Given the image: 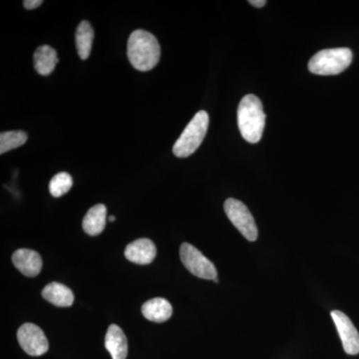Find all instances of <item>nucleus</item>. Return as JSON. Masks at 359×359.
Instances as JSON below:
<instances>
[{"mask_svg":"<svg viewBox=\"0 0 359 359\" xmlns=\"http://www.w3.org/2000/svg\"><path fill=\"white\" fill-rule=\"evenodd\" d=\"M142 313L148 320L164 323L171 318L173 314V308L167 299L156 297L143 304Z\"/></svg>","mask_w":359,"mask_h":359,"instance_id":"f8f14e48","label":"nucleus"},{"mask_svg":"<svg viewBox=\"0 0 359 359\" xmlns=\"http://www.w3.org/2000/svg\"><path fill=\"white\" fill-rule=\"evenodd\" d=\"M13 263L22 275L33 278L39 275L42 269V259L39 252L28 249L16 250L13 256Z\"/></svg>","mask_w":359,"mask_h":359,"instance_id":"9d476101","label":"nucleus"},{"mask_svg":"<svg viewBox=\"0 0 359 359\" xmlns=\"http://www.w3.org/2000/svg\"><path fill=\"white\" fill-rule=\"evenodd\" d=\"M353 61V52L351 49H325L318 52L309 60V69L316 75H337L344 72Z\"/></svg>","mask_w":359,"mask_h":359,"instance_id":"20e7f679","label":"nucleus"},{"mask_svg":"<svg viewBox=\"0 0 359 359\" xmlns=\"http://www.w3.org/2000/svg\"><path fill=\"white\" fill-rule=\"evenodd\" d=\"M107 222V208L103 204L92 207L84 217L83 230L89 236H98L104 231Z\"/></svg>","mask_w":359,"mask_h":359,"instance_id":"4468645a","label":"nucleus"},{"mask_svg":"<svg viewBox=\"0 0 359 359\" xmlns=\"http://www.w3.org/2000/svg\"><path fill=\"white\" fill-rule=\"evenodd\" d=\"M250 4H252V6L257 7V8H261V7H264L266 4V0H250Z\"/></svg>","mask_w":359,"mask_h":359,"instance_id":"aec40b11","label":"nucleus"},{"mask_svg":"<svg viewBox=\"0 0 359 359\" xmlns=\"http://www.w3.org/2000/svg\"><path fill=\"white\" fill-rule=\"evenodd\" d=\"M238 124L245 141L255 144L261 140L266 124V114L263 104L256 95L249 94L241 101L238 109Z\"/></svg>","mask_w":359,"mask_h":359,"instance_id":"f03ea898","label":"nucleus"},{"mask_svg":"<svg viewBox=\"0 0 359 359\" xmlns=\"http://www.w3.org/2000/svg\"><path fill=\"white\" fill-rule=\"evenodd\" d=\"M18 339L26 353L32 356L43 355L49 348L43 330L33 323H25L18 332Z\"/></svg>","mask_w":359,"mask_h":359,"instance_id":"0eeeda50","label":"nucleus"},{"mask_svg":"<svg viewBox=\"0 0 359 359\" xmlns=\"http://www.w3.org/2000/svg\"><path fill=\"white\" fill-rule=\"evenodd\" d=\"M157 256V249L152 241L149 238H139L127 245L125 257L132 263L148 264L154 261Z\"/></svg>","mask_w":359,"mask_h":359,"instance_id":"1a4fd4ad","label":"nucleus"},{"mask_svg":"<svg viewBox=\"0 0 359 359\" xmlns=\"http://www.w3.org/2000/svg\"><path fill=\"white\" fill-rule=\"evenodd\" d=\"M72 185V177L65 172H61L51 179L49 183V192L53 197H62L66 193L69 192Z\"/></svg>","mask_w":359,"mask_h":359,"instance_id":"a211bd4d","label":"nucleus"},{"mask_svg":"<svg viewBox=\"0 0 359 359\" xmlns=\"http://www.w3.org/2000/svg\"><path fill=\"white\" fill-rule=\"evenodd\" d=\"M75 39L78 55L82 60H86L91 53L94 39V30L88 21L83 20L78 25Z\"/></svg>","mask_w":359,"mask_h":359,"instance_id":"dca6fc26","label":"nucleus"},{"mask_svg":"<svg viewBox=\"0 0 359 359\" xmlns=\"http://www.w3.org/2000/svg\"><path fill=\"white\" fill-rule=\"evenodd\" d=\"M214 282L215 283H218L219 282L218 278H215Z\"/></svg>","mask_w":359,"mask_h":359,"instance_id":"4be33fe9","label":"nucleus"},{"mask_svg":"<svg viewBox=\"0 0 359 359\" xmlns=\"http://www.w3.org/2000/svg\"><path fill=\"white\" fill-rule=\"evenodd\" d=\"M224 209L226 217L238 231L250 242H255L259 233L254 217L247 205L241 201L230 198L224 202Z\"/></svg>","mask_w":359,"mask_h":359,"instance_id":"39448f33","label":"nucleus"},{"mask_svg":"<svg viewBox=\"0 0 359 359\" xmlns=\"http://www.w3.org/2000/svg\"><path fill=\"white\" fill-rule=\"evenodd\" d=\"M105 347L112 359H126L128 342L124 332L116 325H111L105 337Z\"/></svg>","mask_w":359,"mask_h":359,"instance_id":"9b49d317","label":"nucleus"},{"mask_svg":"<svg viewBox=\"0 0 359 359\" xmlns=\"http://www.w3.org/2000/svg\"><path fill=\"white\" fill-rule=\"evenodd\" d=\"M330 314L339 332L344 351L349 355H356L359 353V334L353 321L340 311H332Z\"/></svg>","mask_w":359,"mask_h":359,"instance_id":"6e6552de","label":"nucleus"},{"mask_svg":"<svg viewBox=\"0 0 359 359\" xmlns=\"http://www.w3.org/2000/svg\"><path fill=\"white\" fill-rule=\"evenodd\" d=\"M127 55L135 69L143 72L152 70L159 63V42L152 33L142 29L135 30L129 37Z\"/></svg>","mask_w":359,"mask_h":359,"instance_id":"f257e3e1","label":"nucleus"},{"mask_svg":"<svg viewBox=\"0 0 359 359\" xmlns=\"http://www.w3.org/2000/svg\"><path fill=\"white\" fill-rule=\"evenodd\" d=\"M33 59H34L35 70L42 76L51 74L59 61L57 52L48 45H42L39 47L34 52Z\"/></svg>","mask_w":359,"mask_h":359,"instance_id":"2eb2a0df","label":"nucleus"},{"mask_svg":"<svg viewBox=\"0 0 359 359\" xmlns=\"http://www.w3.org/2000/svg\"><path fill=\"white\" fill-rule=\"evenodd\" d=\"M180 257L186 269L198 278L214 280L218 276L214 264L209 261L199 250L188 243H184L181 245Z\"/></svg>","mask_w":359,"mask_h":359,"instance_id":"423d86ee","label":"nucleus"},{"mask_svg":"<svg viewBox=\"0 0 359 359\" xmlns=\"http://www.w3.org/2000/svg\"><path fill=\"white\" fill-rule=\"evenodd\" d=\"M109 221L110 222H114L115 221V217L114 216H110L109 217Z\"/></svg>","mask_w":359,"mask_h":359,"instance_id":"412c9836","label":"nucleus"},{"mask_svg":"<svg viewBox=\"0 0 359 359\" xmlns=\"http://www.w3.org/2000/svg\"><path fill=\"white\" fill-rule=\"evenodd\" d=\"M42 4H43L42 0H25V1H23V6H25L26 9H29V11L37 8Z\"/></svg>","mask_w":359,"mask_h":359,"instance_id":"6ab92c4d","label":"nucleus"},{"mask_svg":"<svg viewBox=\"0 0 359 359\" xmlns=\"http://www.w3.org/2000/svg\"><path fill=\"white\" fill-rule=\"evenodd\" d=\"M27 138V134L23 131L2 132L0 134V154L25 145Z\"/></svg>","mask_w":359,"mask_h":359,"instance_id":"f3484780","label":"nucleus"},{"mask_svg":"<svg viewBox=\"0 0 359 359\" xmlns=\"http://www.w3.org/2000/svg\"><path fill=\"white\" fill-rule=\"evenodd\" d=\"M42 297L47 302L59 308H68L74 302V294L72 290L59 283H51L47 285L42 290Z\"/></svg>","mask_w":359,"mask_h":359,"instance_id":"ddd939ff","label":"nucleus"},{"mask_svg":"<svg viewBox=\"0 0 359 359\" xmlns=\"http://www.w3.org/2000/svg\"><path fill=\"white\" fill-rule=\"evenodd\" d=\"M208 127H209V115L205 111H199L187 125L183 133L175 143L173 147L175 156L178 158H187L194 154L204 140Z\"/></svg>","mask_w":359,"mask_h":359,"instance_id":"7ed1b4c3","label":"nucleus"}]
</instances>
